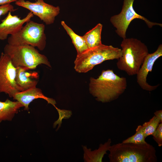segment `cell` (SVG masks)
<instances>
[{
    "label": "cell",
    "instance_id": "obj_1",
    "mask_svg": "<svg viewBox=\"0 0 162 162\" xmlns=\"http://www.w3.org/2000/svg\"><path fill=\"white\" fill-rule=\"evenodd\" d=\"M127 86L126 78L120 77L112 70L108 69L103 70L97 78H90L89 90L96 100L105 103L118 99Z\"/></svg>",
    "mask_w": 162,
    "mask_h": 162
},
{
    "label": "cell",
    "instance_id": "obj_2",
    "mask_svg": "<svg viewBox=\"0 0 162 162\" xmlns=\"http://www.w3.org/2000/svg\"><path fill=\"white\" fill-rule=\"evenodd\" d=\"M110 162H156L155 148L147 142L137 144L119 143L111 145L109 150Z\"/></svg>",
    "mask_w": 162,
    "mask_h": 162
},
{
    "label": "cell",
    "instance_id": "obj_3",
    "mask_svg": "<svg viewBox=\"0 0 162 162\" xmlns=\"http://www.w3.org/2000/svg\"><path fill=\"white\" fill-rule=\"evenodd\" d=\"M120 46L122 54L118 59L117 68L129 76L136 75L149 53L147 46L140 40L133 38L123 39Z\"/></svg>",
    "mask_w": 162,
    "mask_h": 162
},
{
    "label": "cell",
    "instance_id": "obj_4",
    "mask_svg": "<svg viewBox=\"0 0 162 162\" xmlns=\"http://www.w3.org/2000/svg\"><path fill=\"white\" fill-rule=\"evenodd\" d=\"M4 53L10 57L13 65L27 70L35 69L39 65L51 66L47 57L40 53L35 47L27 44L11 45L7 44Z\"/></svg>",
    "mask_w": 162,
    "mask_h": 162
},
{
    "label": "cell",
    "instance_id": "obj_5",
    "mask_svg": "<svg viewBox=\"0 0 162 162\" xmlns=\"http://www.w3.org/2000/svg\"><path fill=\"white\" fill-rule=\"evenodd\" d=\"M122 54L121 49L102 44L77 55L74 68L79 73H85L104 61L118 59Z\"/></svg>",
    "mask_w": 162,
    "mask_h": 162
},
{
    "label": "cell",
    "instance_id": "obj_6",
    "mask_svg": "<svg viewBox=\"0 0 162 162\" xmlns=\"http://www.w3.org/2000/svg\"><path fill=\"white\" fill-rule=\"evenodd\" d=\"M45 28L44 24L30 20L26 22L18 32L8 38V44L11 45L27 44L43 50L46 44Z\"/></svg>",
    "mask_w": 162,
    "mask_h": 162
},
{
    "label": "cell",
    "instance_id": "obj_7",
    "mask_svg": "<svg viewBox=\"0 0 162 162\" xmlns=\"http://www.w3.org/2000/svg\"><path fill=\"white\" fill-rule=\"evenodd\" d=\"M134 1V0H124L121 12L118 14L112 16L110 18V22L116 29V33L123 39L126 38V33L128 27L131 22L136 19L144 21L149 28L154 26H162V24L151 22L136 13L133 7Z\"/></svg>",
    "mask_w": 162,
    "mask_h": 162
},
{
    "label": "cell",
    "instance_id": "obj_8",
    "mask_svg": "<svg viewBox=\"0 0 162 162\" xmlns=\"http://www.w3.org/2000/svg\"><path fill=\"white\" fill-rule=\"evenodd\" d=\"M16 70L9 56L2 52L0 56V93H4L11 98L23 91L16 82Z\"/></svg>",
    "mask_w": 162,
    "mask_h": 162
},
{
    "label": "cell",
    "instance_id": "obj_9",
    "mask_svg": "<svg viewBox=\"0 0 162 162\" xmlns=\"http://www.w3.org/2000/svg\"><path fill=\"white\" fill-rule=\"evenodd\" d=\"M35 0V2H32L28 1L18 0L15 2V4L28 10L46 25L53 24L56 17L60 13L59 7L46 3L44 0Z\"/></svg>",
    "mask_w": 162,
    "mask_h": 162
},
{
    "label": "cell",
    "instance_id": "obj_10",
    "mask_svg": "<svg viewBox=\"0 0 162 162\" xmlns=\"http://www.w3.org/2000/svg\"><path fill=\"white\" fill-rule=\"evenodd\" d=\"M162 56V44L158 46L157 50L154 52L149 53L146 56L136 75L137 83L142 89L151 92L156 89L159 84L152 86L147 82V77L149 72H152L155 61Z\"/></svg>",
    "mask_w": 162,
    "mask_h": 162
},
{
    "label": "cell",
    "instance_id": "obj_11",
    "mask_svg": "<svg viewBox=\"0 0 162 162\" xmlns=\"http://www.w3.org/2000/svg\"><path fill=\"white\" fill-rule=\"evenodd\" d=\"M11 12H9L0 23V40L7 39L9 34L12 35L17 33L22 28L23 24L30 20L34 15L30 11L25 17L21 19L17 15H12Z\"/></svg>",
    "mask_w": 162,
    "mask_h": 162
},
{
    "label": "cell",
    "instance_id": "obj_12",
    "mask_svg": "<svg viewBox=\"0 0 162 162\" xmlns=\"http://www.w3.org/2000/svg\"><path fill=\"white\" fill-rule=\"evenodd\" d=\"M14 99L20 103L24 107L25 110H28L29 104L34 100L42 98L46 100L48 104L52 105L55 107L56 102L54 99L45 96L40 89L33 87L17 93L13 97Z\"/></svg>",
    "mask_w": 162,
    "mask_h": 162
},
{
    "label": "cell",
    "instance_id": "obj_13",
    "mask_svg": "<svg viewBox=\"0 0 162 162\" xmlns=\"http://www.w3.org/2000/svg\"><path fill=\"white\" fill-rule=\"evenodd\" d=\"M21 68H16V80L23 91L36 86L39 78L38 72H29Z\"/></svg>",
    "mask_w": 162,
    "mask_h": 162
},
{
    "label": "cell",
    "instance_id": "obj_14",
    "mask_svg": "<svg viewBox=\"0 0 162 162\" xmlns=\"http://www.w3.org/2000/svg\"><path fill=\"white\" fill-rule=\"evenodd\" d=\"M111 140L109 139L104 144H100L98 148L92 151L86 146H82L84 151L83 159L86 162H101L103 158L111 146Z\"/></svg>",
    "mask_w": 162,
    "mask_h": 162
},
{
    "label": "cell",
    "instance_id": "obj_15",
    "mask_svg": "<svg viewBox=\"0 0 162 162\" xmlns=\"http://www.w3.org/2000/svg\"><path fill=\"white\" fill-rule=\"evenodd\" d=\"M23 106L16 101L7 99L4 102L0 101V122L2 121L11 120L15 114Z\"/></svg>",
    "mask_w": 162,
    "mask_h": 162
},
{
    "label": "cell",
    "instance_id": "obj_16",
    "mask_svg": "<svg viewBox=\"0 0 162 162\" xmlns=\"http://www.w3.org/2000/svg\"><path fill=\"white\" fill-rule=\"evenodd\" d=\"M103 26L99 23L82 36L88 49L101 44V34Z\"/></svg>",
    "mask_w": 162,
    "mask_h": 162
},
{
    "label": "cell",
    "instance_id": "obj_17",
    "mask_svg": "<svg viewBox=\"0 0 162 162\" xmlns=\"http://www.w3.org/2000/svg\"><path fill=\"white\" fill-rule=\"evenodd\" d=\"M61 24L70 37L76 50L77 55L82 53L88 49L82 36H79L76 34L64 21H62Z\"/></svg>",
    "mask_w": 162,
    "mask_h": 162
},
{
    "label": "cell",
    "instance_id": "obj_18",
    "mask_svg": "<svg viewBox=\"0 0 162 162\" xmlns=\"http://www.w3.org/2000/svg\"><path fill=\"white\" fill-rule=\"evenodd\" d=\"M160 123V119L154 115L148 122L144 123L142 126L145 138L152 135Z\"/></svg>",
    "mask_w": 162,
    "mask_h": 162
},
{
    "label": "cell",
    "instance_id": "obj_19",
    "mask_svg": "<svg viewBox=\"0 0 162 162\" xmlns=\"http://www.w3.org/2000/svg\"><path fill=\"white\" fill-rule=\"evenodd\" d=\"M142 125H138L136 129L135 133L132 136L123 140L122 143H132L137 144H144L147 143L145 141Z\"/></svg>",
    "mask_w": 162,
    "mask_h": 162
},
{
    "label": "cell",
    "instance_id": "obj_20",
    "mask_svg": "<svg viewBox=\"0 0 162 162\" xmlns=\"http://www.w3.org/2000/svg\"><path fill=\"white\" fill-rule=\"evenodd\" d=\"M58 112L59 114L58 119L53 124V127L55 128L57 124H58V130L61 127L62 124V120L63 119H68L72 115V111L70 110H61L58 108L56 106L55 107Z\"/></svg>",
    "mask_w": 162,
    "mask_h": 162
},
{
    "label": "cell",
    "instance_id": "obj_21",
    "mask_svg": "<svg viewBox=\"0 0 162 162\" xmlns=\"http://www.w3.org/2000/svg\"><path fill=\"white\" fill-rule=\"evenodd\" d=\"M154 140L159 147L162 145V122L160 123L152 135Z\"/></svg>",
    "mask_w": 162,
    "mask_h": 162
},
{
    "label": "cell",
    "instance_id": "obj_22",
    "mask_svg": "<svg viewBox=\"0 0 162 162\" xmlns=\"http://www.w3.org/2000/svg\"><path fill=\"white\" fill-rule=\"evenodd\" d=\"M16 10L17 9H14V6L10 4L0 5V17L2 15L6 14L9 12H13Z\"/></svg>",
    "mask_w": 162,
    "mask_h": 162
},
{
    "label": "cell",
    "instance_id": "obj_23",
    "mask_svg": "<svg viewBox=\"0 0 162 162\" xmlns=\"http://www.w3.org/2000/svg\"><path fill=\"white\" fill-rule=\"evenodd\" d=\"M154 115L159 118L160 122H162V110H156L154 113Z\"/></svg>",
    "mask_w": 162,
    "mask_h": 162
},
{
    "label": "cell",
    "instance_id": "obj_24",
    "mask_svg": "<svg viewBox=\"0 0 162 162\" xmlns=\"http://www.w3.org/2000/svg\"><path fill=\"white\" fill-rule=\"evenodd\" d=\"M18 0H0V5L10 4L13 2H16Z\"/></svg>",
    "mask_w": 162,
    "mask_h": 162
}]
</instances>
